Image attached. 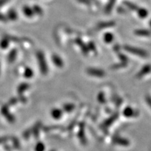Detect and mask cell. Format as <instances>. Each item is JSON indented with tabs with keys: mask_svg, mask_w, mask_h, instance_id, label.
<instances>
[{
	"mask_svg": "<svg viewBox=\"0 0 151 151\" xmlns=\"http://www.w3.org/2000/svg\"><path fill=\"white\" fill-rule=\"evenodd\" d=\"M45 148H46V147H45L44 144H43V143H41V142L38 143L35 146V150L36 151H44Z\"/></svg>",
	"mask_w": 151,
	"mask_h": 151,
	"instance_id": "19",
	"label": "cell"
},
{
	"mask_svg": "<svg viewBox=\"0 0 151 151\" xmlns=\"http://www.w3.org/2000/svg\"><path fill=\"white\" fill-rule=\"evenodd\" d=\"M37 56L38 61H39V65L40 66L41 71L43 74H46L48 73V65H47L44 55L42 52L39 51L37 52Z\"/></svg>",
	"mask_w": 151,
	"mask_h": 151,
	"instance_id": "2",
	"label": "cell"
},
{
	"mask_svg": "<svg viewBox=\"0 0 151 151\" xmlns=\"http://www.w3.org/2000/svg\"><path fill=\"white\" fill-rule=\"evenodd\" d=\"M135 35L138 36H141V37H149L150 36L151 33L148 29H137L134 32Z\"/></svg>",
	"mask_w": 151,
	"mask_h": 151,
	"instance_id": "9",
	"label": "cell"
},
{
	"mask_svg": "<svg viewBox=\"0 0 151 151\" xmlns=\"http://www.w3.org/2000/svg\"><path fill=\"white\" fill-rule=\"evenodd\" d=\"M98 100H99V102L104 103L105 102V99H104V95L103 93H99V95H98Z\"/></svg>",
	"mask_w": 151,
	"mask_h": 151,
	"instance_id": "22",
	"label": "cell"
},
{
	"mask_svg": "<svg viewBox=\"0 0 151 151\" xmlns=\"http://www.w3.org/2000/svg\"><path fill=\"white\" fill-rule=\"evenodd\" d=\"M79 1H80V2H81V3H83V4H89V2H88V1H87V0H78Z\"/></svg>",
	"mask_w": 151,
	"mask_h": 151,
	"instance_id": "25",
	"label": "cell"
},
{
	"mask_svg": "<svg viewBox=\"0 0 151 151\" xmlns=\"http://www.w3.org/2000/svg\"><path fill=\"white\" fill-rule=\"evenodd\" d=\"M113 39H114V36H113V34L111 33H106L104 36V41L107 43H110L111 42H113Z\"/></svg>",
	"mask_w": 151,
	"mask_h": 151,
	"instance_id": "13",
	"label": "cell"
},
{
	"mask_svg": "<svg viewBox=\"0 0 151 151\" xmlns=\"http://www.w3.org/2000/svg\"><path fill=\"white\" fill-rule=\"evenodd\" d=\"M9 39L7 37L3 38L1 41H0V46L1 48H6L9 46Z\"/></svg>",
	"mask_w": 151,
	"mask_h": 151,
	"instance_id": "15",
	"label": "cell"
},
{
	"mask_svg": "<svg viewBox=\"0 0 151 151\" xmlns=\"http://www.w3.org/2000/svg\"><path fill=\"white\" fill-rule=\"evenodd\" d=\"M18 14H17V12L14 9H9L8 12H7L6 17L8 18V20L15 21V20H16L18 19Z\"/></svg>",
	"mask_w": 151,
	"mask_h": 151,
	"instance_id": "7",
	"label": "cell"
},
{
	"mask_svg": "<svg viewBox=\"0 0 151 151\" xmlns=\"http://www.w3.org/2000/svg\"><path fill=\"white\" fill-rule=\"evenodd\" d=\"M63 109H64V111L70 112V111L74 109V105L71 104H66L64 105Z\"/></svg>",
	"mask_w": 151,
	"mask_h": 151,
	"instance_id": "18",
	"label": "cell"
},
{
	"mask_svg": "<svg viewBox=\"0 0 151 151\" xmlns=\"http://www.w3.org/2000/svg\"><path fill=\"white\" fill-rule=\"evenodd\" d=\"M146 99L147 103H148V104L149 105V106H150V108H151V97H150V96H147Z\"/></svg>",
	"mask_w": 151,
	"mask_h": 151,
	"instance_id": "24",
	"label": "cell"
},
{
	"mask_svg": "<svg viewBox=\"0 0 151 151\" xmlns=\"http://www.w3.org/2000/svg\"><path fill=\"white\" fill-rule=\"evenodd\" d=\"M23 10V13L25 15L27 18H32V17L35 16V13H34L33 9L30 7L27 6H24L22 9Z\"/></svg>",
	"mask_w": 151,
	"mask_h": 151,
	"instance_id": "10",
	"label": "cell"
},
{
	"mask_svg": "<svg viewBox=\"0 0 151 151\" xmlns=\"http://www.w3.org/2000/svg\"><path fill=\"white\" fill-rule=\"evenodd\" d=\"M123 115L127 118H130V117H133L135 116V111L134 110L132 107L127 106L124 109Z\"/></svg>",
	"mask_w": 151,
	"mask_h": 151,
	"instance_id": "8",
	"label": "cell"
},
{
	"mask_svg": "<svg viewBox=\"0 0 151 151\" xmlns=\"http://www.w3.org/2000/svg\"><path fill=\"white\" fill-rule=\"evenodd\" d=\"M124 4L129 8L130 10L132 11H137L138 9V6L137 5H135L134 4L130 2V1H124Z\"/></svg>",
	"mask_w": 151,
	"mask_h": 151,
	"instance_id": "14",
	"label": "cell"
},
{
	"mask_svg": "<svg viewBox=\"0 0 151 151\" xmlns=\"http://www.w3.org/2000/svg\"><path fill=\"white\" fill-rule=\"evenodd\" d=\"M87 72L88 74L97 77H103L105 76V72L102 69H94V68H89L87 69Z\"/></svg>",
	"mask_w": 151,
	"mask_h": 151,
	"instance_id": "3",
	"label": "cell"
},
{
	"mask_svg": "<svg viewBox=\"0 0 151 151\" xmlns=\"http://www.w3.org/2000/svg\"><path fill=\"white\" fill-rule=\"evenodd\" d=\"M8 18H7V17L5 16V15H4L3 14H1V13H0V21L1 22H6L8 21Z\"/></svg>",
	"mask_w": 151,
	"mask_h": 151,
	"instance_id": "21",
	"label": "cell"
},
{
	"mask_svg": "<svg viewBox=\"0 0 151 151\" xmlns=\"http://www.w3.org/2000/svg\"><path fill=\"white\" fill-rule=\"evenodd\" d=\"M33 76V71L31 69L29 68H27L26 69L25 71H24V76L27 77V78H31Z\"/></svg>",
	"mask_w": 151,
	"mask_h": 151,
	"instance_id": "20",
	"label": "cell"
},
{
	"mask_svg": "<svg viewBox=\"0 0 151 151\" xmlns=\"http://www.w3.org/2000/svg\"><path fill=\"white\" fill-rule=\"evenodd\" d=\"M51 116L54 119H56V120H59V119L61 118L62 116V110L58 108H55L51 111Z\"/></svg>",
	"mask_w": 151,
	"mask_h": 151,
	"instance_id": "6",
	"label": "cell"
},
{
	"mask_svg": "<svg viewBox=\"0 0 151 151\" xmlns=\"http://www.w3.org/2000/svg\"><path fill=\"white\" fill-rule=\"evenodd\" d=\"M115 1H116V0H110V1H109L108 6H107L106 8V13H107V14H109V13L111 12V11L112 10L113 6H114Z\"/></svg>",
	"mask_w": 151,
	"mask_h": 151,
	"instance_id": "17",
	"label": "cell"
},
{
	"mask_svg": "<svg viewBox=\"0 0 151 151\" xmlns=\"http://www.w3.org/2000/svg\"><path fill=\"white\" fill-rule=\"evenodd\" d=\"M150 27H151V20L150 21Z\"/></svg>",
	"mask_w": 151,
	"mask_h": 151,
	"instance_id": "26",
	"label": "cell"
},
{
	"mask_svg": "<svg viewBox=\"0 0 151 151\" xmlns=\"http://www.w3.org/2000/svg\"><path fill=\"white\" fill-rule=\"evenodd\" d=\"M151 71V65H146L144 67H143L142 69L139 71V73H137V76L138 78H141V77L144 76L149 73Z\"/></svg>",
	"mask_w": 151,
	"mask_h": 151,
	"instance_id": "4",
	"label": "cell"
},
{
	"mask_svg": "<svg viewBox=\"0 0 151 151\" xmlns=\"http://www.w3.org/2000/svg\"><path fill=\"white\" fill-rule=\"evenodd\" d=\"M33 11H34V13H35V14H37V15H39V16H41V15L43 14V9L41 8L38 5H35L33 6Z\"/></svg>",
	"mask_w": 151,
	"mask_h": 151,
	"instance_id": "16",
	"label": "cell"
},
{
	"mask_svg": "<svg viewBox=\"0 0 151 151\" xmlns=\"http://www.w3.org/2000/svg\"><path fill=\"white\" fill-rule=\"evenodd\" d=\"M52 62H53L54 65H56L57 67L60 68H62L63 67L64 65L63 60H62V58H60L59 55H53L52 57Z\"/></svg>",
	"mask_w": 151,
	"mask_h": 151,
	"instance_id": "5",
	"label": "cell"
},
{
	"mask_svg": "<svg viewBox=\"0 0 151 151\" xmlns=\"http://www.w3.org/2000/svg\"><path fill=\"white\" fill-rule=\"evenodd\" d=\"M137 11V14H138V15H139V16L140 17V18H146V17L148 16V11L146 10V9H143V8H141V9L138 8Z\"/></svg>",
	"mask_w": 151,
	"mask_h": 151,
	"instance_id": "12",
	"label": "cell"
},
{
	"mask_svg": "<svg viewBox=\"0 0 151 151\" xmlns=\"http://www.w3.org/2000/svg\"><path fill=\"white\" fill-rule=\"evenodd\" d=\"M124 48L125 49L126 51L129 52L132 54L136 55H138L139 57H141V58H146V57H148V52L145 51L143 49L130 46H125L124 47Z\"/></svg>",
	"mask_w": 151,
	"mask_h": 151,
	"instance_id": "1",
	"label": "cell"
},
{
	"mask_svg": "<svg viewBox=\"0 0 151 151\" xmlns=\"http://www.w3.org/2000/svg\"><path fill=\"white\" fill-rule=\"evenodd\" d=\"M9 0H0V7H2L4 5L9 2Z\"/></svg>",
	"mask_w": 151,
	"mask_h": 151,
	"instance_id": "23",
	"label": "cell"
},
{
	"mask_svg": "<svg viewBox=\"0 0 151 151\" xmlns=\"http://www.w3.org/2000/svg\"><path fill=\"white\" fill-rule=\"evenodd\" d=\"M115 25L114 22H101L97 24V29H104L106 27H112V26Z\"/></svg>",
	"mask_w": 151,
	"mask_h": 151,
	"instance_id": "11",
	"label": "cell"
}]
</instances>
